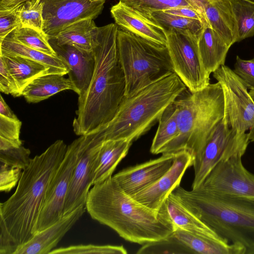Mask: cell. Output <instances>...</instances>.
<instances>
[{"instance_id":"obj_7","label":"cell","mask_w":254,"mask_h":254,"mask_svg":"<svg viewBox=\"0 0 254 254\" xmlns=\"http://www.w3.org/2000/svg\"><path fill=\"white\" fill-rule=\"evenodd\" d=\"M250 142L248 133L233 130L222 119L193 156L194 177L192 189L199 187L219 162L235 156H243Z\"/></svg>"},{"instance_id":"obj_34","label":"cell","mask_w":254,"mask_h":254,"mask_svg":"<svg viewBox=\"0 0 254 254\" xmlns=\"http://www.w3.org/2000/svg\"><path fill=\"white\" fill-rule=\"evenodd\" d=\"M50 254H127L123 246L110 245H96L93 244L73 245L54 249Z\"/></svg>"},{"instance_id":"obj_28","label":"cell","mask_w":254,"mask_h":254,"mask_svg":"<svg viewBox=\"0 0 254 254\" xmlns=\"http://www.w3.org/2000/svg\"><path fill=\"white\" fill-rule=\"evenodd\" d=\"M174 101L166 108L158 120V129L150 147L152 154L161 153L162 150L179 134L176 107Z\"/></svg>"},{"instance_id":"obj_43","label":"cell","mask_w":254,"mask_h":254,"mask_svg":"<svg viewBox=\"0 0 254 254\" xmlns=\"http://www.w3.org/2000/svg\"><path fill=\"white\" fill-rule=\"evenodd\" d=\"M190 5L196 10L203 17L206 25V22L204 18L203 13L205 9L216 0H186ZM209 27V26H208Z\"/></svg>"},{"instance_id":"obj_46","label":"cell","mask_w":254,"mask_h":254,"mask_svg":"<svg viewBox=\"0 0 254 254\" xmlns=\"http://www.w3.org/2000/svg\"><path fill=\"white\" fill-rule=\"evenodd\" d=\"M249 92L254 101V88L250 89ZM248 133L250 141L254 142V126L249 130Z\"/></svg>"},{"instance_id":"obj_37","label":"cell","mask_w":254,"mask_h":254,"mask_svg":"<svg viewBox=\"0 0 254 254\" xmlns=\"http://www.w3.org/2000/svg\"><path fill=\"white\" fill-rule=\"evenodd\" d=\"M21 4L14 7L0 8V42L21 26L19 16Z\"/></svg>"},{"instance_id":"obj_40","label":"cell","mask_w":254,"mask_h":254,"mask_svg":"<svg viewBox=\"0 0 254 254\" xmlns=\"http://www.w3.org/2000/svg\"><path fill=\"white\" fill-rule=\"evenodd\" d=\"M233 71L244 81L248 89L254 88V57L245 60L237 56Z\"/></svg>"},{"instance_id":"obj_23","label":"cell","mask_w":254,"mask_h":254,"mask_svg":"<svg viewBox=\"0 0 254 254\" xmlns=\"http://www.w3.org/2000/svg\"><path fill=\"white\" fill-rule=\"evenodd\" d=\"M98 29L93 19L82 20L72 24L49 39L58 45H68L81 51L92 52Z\"/></svg>"},{"instance_id":"obj_14","label":"cell","mask_w":254,"mask_h":254,"mask_svg":"<svg viewBox=\"0 0 254 254\" xmlns=\"http://www.w3.org/2000/svg\"><path fill=\"white\" fill-rule=\"evenodd\" d=\"M193 163L188 150L175 153L170 168L153 184L132 197L148 208L159 210L168 196L180 186L186 170Z\"/></svg>"},{"instance_id":"obj_31","label":"cell","mask_w":254,"mask_h":254,"mask_svg":"<svg viewBox=\"0 0 254 254\" xmlns=\"http://www.w3.org/2000/svg\"><path fill=\"white\" fill-rule=\"evenodd\" d=\"M151 15L165 30L173 28L189 31L199 37L205 27L203 22L198 19L171 14L163 10L152 12Z\"/></svg>"},{"instance_id":"obj_11","label":"cell","mask_w":254,"mask_h":254,"mask_svg":"<svg viewBox=\"0 0 254 254\" xmlns=\"http://www.w3.org/2000/svg\"><path fill=\"white\" fill-rule=\"evenodd\" d=\"M242 156L219 162L197 189L254 201V175L244 166Z\"/></svg>"},{"instance_id":"obj_41","label":"cell","mask_w":254,"mask_h":254,"mask_svg":"<svg viewBox=\"0 0 254 254\" xmlns=\"http://www.w3.org/2000/svg\"><path fill=\"white\" fill-rule=\"evenodd\" d=\"M21 122L0 115V136L11 140H19Z\"/></svg>"},{"instance_id":"obj_26","label":"cell","mask_w":254,"mask_h":254,"mask_svg":"<svg viewBox=\"0 0 254 254\" xmlns=\"http://www.w3.org/2000/svg\"><path fill=\"white\" fill-rule=\"evenodd\" d=\"M21 95L24 88L34 79L54 74L50 66L20 56L0 52Z\"/></svg>"},{"instance_id":"obj_16","label":"cell","mask_w":254,"mask_h":254,"mask_svg":"<svg viewBox=\"0 0 254 254\" xmlns=\"http://www.w3.org/2000/svg\"><path fill=\"white\" fill-rule=\"evenodd\" d=\"M175 153H163L155 159L127 168L113 176L123 190L132 196L151 186L171 167Z\"/></svg>"},{"instance_id":"obj_20","label":"cell","mask_w":254,"mask_h":254,"mask_svg":"<svg viewBox=\"0 0 254 254\" xmlns=\"http://www.w3.org/2000/svg\"><path fill=\"white\" fill-rule=\"evenodd\" d=\"M172 235L192 254H245L243 248L229 244L217 233L203 235L176 229Z\"/></svg>"},{"instance_id":"obj_12","label":"cell","mask_w":254,"mask_h":254,"mask_svg":"<svg viewBox=\"0 0 254 254\" xmlns=\"http://www.w3.org/2000/svg\"><path fill=\"white\" fill-rule=\"evenodd\" d=\"M41 1L43 4V31L49 38L78 21L96 18L102 12L105 0Z\"/></svg>"},{"instance_id":"obj_10","label":"cell","mask_w":254,"mask_h":254,"mask_svg":"<svg viewBox=\"0 0 254 254\" xmlns=\"http://www.w3.org/2000/svg\"><path fill=\"white\" fill-rule=\"evenodd\" d=\"M82 141L83 135H81L67 145L64 156L49 184L35 234L55 223L64 216V201Z\"/></svg>"},{"instance_id":"obj_5","label":"cell","mask_w":254,"mask_h":254,"mask_svg":"<svg viewBox=\"0 0 254 254\" xmlns=\"http://www.w3.org/2000/svg\"><path fill=\"white\" fill-rule=\"evenodd\" d=\"M187 88L173 73L125 97L112 120L96 131L104 141L126 139L133 142L158 121L166 108Z\"/></svg>"},{"instance_id":"obj_32","label":"cell","mask_w":254,"mask_h":254,"mask_svg":"<svg viewBox=\"0 0 254 254\" xmlns=\"http://www.w3.org/2000/svg\"><path fill=\"white\" fill-rule=\"evenodd\" d=\"M21 143L5 139L0 144V162L19 168L22 170L30 164V150Z\"/></svg>"},{"instance_id":"obj_19","label":"cell","mask_w":254,"mask_h":254,"mask_svg":"<svg viewBox=\"0 0 254 254\" xmlns=\"http://www.w3.org/2000/svg\"><path fill=\"white\" fill-rule=\"evenodd\" d=\"M132 143V141L126 139L107 140L102 143L94 163L92 186L112 177Z\"/></svg>"},{"instance_id":"obj_3","label":"cell","mask_w":254,"mask_h":254,"mask_svg":"<svg viewBox=\"0 0 254 254\" xmlns=\"http://www.w3.org/2000/svg\"><path fill=\"white\" fill-rule=\"evenodd\" d=\"M85 208L91 217L124 239L140 245L170 236L174 228L166 212L151 209L126 193L113 178L93 186Z\"/></svg>"},{"instance_id":"obj_35","label":"cell","mask_w":254,"mask_h":254,"mask_svg":"<svg viewBox=\"0 0 254 254\" xmlns=\"http://www.w3.org/2000/svg\"><path fill=\"white\" fill-rule=\"evenodd\" d=\"M136 253L192 254L187 248L174 237L172 234L167 238L143 245Z\"/></svg>"},{"instance_id":"obj_13","label":"cell","mask_w":254,"mask_h":254,"mask_svg":"<svg viewBox=\"0 0 254 254\" xmlns=\"http://www.w3.org/2000/svg\"><path fill=\"white\" fill-rule=\"evenodd\" d=\"M103 141L97 131L83 135L79 157L64 201V215L85 205L90 188L92 186L94 161Z\"/></svg>"},{"instance_id":"obj_21","label":"cell","mask_w":254,"mask_h":254,"mask_svg":"<svg viewBox=\"0 0 254 254\" xmlns=\"http://www.w3.org/2000/svg\"><path fill=\"white\" fill-rule=\"evenodd\" d=\"M204 18L230 47L237 42V27L230 0H216L204 10Z\"/></svg>"},{"instance_id":"obj_44","label":"cell","mask_w":254,"mask_h":254,"mask_svg":"<svg viewBox=\"0 0 254 254\" xmlns=\"http://www.w3.org/2000/svg\"><path fill=\"white\" fill-rule=\"evenodd\" d=\"M0 115L12 119H18L6 103L1 95L0 96Z\"/></svg>"},{"instance_id":"obj_27","label":"cell","mask_w":254,"mask_h":254,"mask_svg":"<svg viewBox=\"0 0 254 254\" xmlns=\"http://www.w3.org/2000/svg\"><path fill=\"white\" fill-rule=\"evenodd\" d=\"M0 52L22 56L50 66L54 74L65 75L69 69L65 63L58 56H52L25 46L13 40L8 35L0 42Z\"/></svg>"},{"instance_id":"obj_4","label":"cell","mask_w":254,"mask_h":254,"mask_svg":"<svg viewBox=\"0 0 254 254\" xmlns=\"http://www.w3.org/2000/svg\"><path fill=\"white\" fill-rule=\"evenodd\" d=\"M174 193L202 222L230 244L254 254V201L179 187Z\"/></svg>"},{"instance_id":"obj_18","label":"cell","mask_w":254,"mask_h":254,"mask_svg":"<svg viewBox=\"0 0 254 254\" xmlns=\"http://www.w3.org/2000/svg\"><path fill=\"white\" fill-rule=\"evenodd\" d=\"M58 56L67 66L69 78L74 85L76 92L80 95L88 87L95 66L93 52L80 50L68 45H58L49 40Z\"/></svg>"},{"instance_id":"obj_30","label":"cell","mask_w":254,"mask_h":254,"mask_svg":"<svg viewBox=\"0 0 254 254\" xmlns=\"http://www.w3.org/2000/svg\"><path fill=\"white\" fill-rule=\"evenodd\" d=\"M237 27V42L254 35V3L230 0Z\"/></svg>"},{"instance_id":"obj_15","label":"cell","mask_w":254,"mask_h":254,"mask_svg":"<svg viewBox=\"0 0 254 254\" xmlns=\"http://www.w3.org/2000/svg\"><path fill=\"white\" fill-rule=\"evenodd\" d=\"M115 24L157 46L167 47L165 30L151 16L127 5L121 1L110 9Z\"/></svg>"},{"instance_id":"obj_8","label":"cell","mask_w":254,"mask_h":254,"mask_svg":"<svg viewBox=\"0 0 254 254\" xmlns=\"http://www.w3.org/2000/svg\"><path fill=\"white\" fill-rule=\"evenodd\" d=\"M165 32L174 72L191 92L205 88L210 84V74L201 60L198 36L189 31L173 28Z\"/></svg>"},{"instance_id":"obj_24","label":"cell","mask_w":254,"mask_h":254,"mask_svg":"<svg viewBox=\"0 0 254 254\" xmlns=\"http://www.w3.org/2000/svg\"><path fill=\"white\" fill-rule=\"evenodd\" d=\"M198 45L202 63L209 74L225 64L231 47L211 28L204 27L198 37Z\"/></svg>"},{"instance_id":"obj_9","label":"cell","mask_w":254,"mask_h":254,"mask_svg":"<svg viewBox=\"0 0 254 254\" xmlns=\"http://www.w3.org/2000/svg\"><path fill=\"white\" fill-rule=\"evenodd\" d=\"M213 76L223 90L225 123L233 130L246 132L254 126V101L246 84L225 64L215 70Z\"/></svg>"},{"instance_id":"obj_17","label":"cell","mask_w":254,"mask_h":254,"mask_svg":"<svg viewBox=\"0 0 254 254\" xmlns=\"http://www.w3.org/2000/svg\"><path fill=\"white\" fill-rule=\"evenodd\" d=\"M85 205L78 207L45 230L35 234L14 254H48L82 216Z\"/></svg>"},{"instance_id":"obj_22","label":"cell","mask_w":254,"mask_h":254,"mask_svg":"<svg viewBox=\"0 0 254 254\" xmlns=\"http://www.w3.org/2000/svg\"><path fill=\"white\" fill-rule=\"evenodd\" d=\"M161 207L173 225L174 231L180 229L203 235L216 233L189 210L174 191L168 196Z\"/></svg>"},{"instance_id":"obj_47","label":"cell","mask_w":254,"mask_h":254,"mask_svg":"<svg viewBox=\"0 0 254 254\" xmlns=\"http://www.w3.org/2000/svg\"><path fill=\"white\" fill-rule=\"evenodd\" d=\"M254 3V0H245Z\"/></svg>"},{"instance_id":"obj_38","label":"cell","mask_w":254,"mask_h":254,"mask_svg":"<svg viewBox=\"0 0 254 254\" xmlns=\"http://www.w3.org/2000/svg\"><path fill=\"white\" fill-rule=\"evenodd\" d=\"M0 163V191L8 192L18 184L23 171L19 168Z\"/></svg>"},{"instance_id":"obj_2","label":"cell","mask_w":254,"mask_h":254,"mask_svg":"<svg viewBox=\"0 0 254 254\" xmlns=\"http://www.w3.org/2000/svg\"><path fill=\"white\" fill-rule=\"evenodd\" d=\"M118 26L98 27L93 50L95 66L87 89L78 95L74 133L79 136L95 131L110 122L126 97V80L119 60Z\"/></svg>"},{"instance_id":"obj_1","label":"cell","mask_w":254,"mask_h":254,"mask_svg":"<svg viewBox=\"0 0 254 254\" xmlns=\"http://www.w3.org/2000/svg\"><path fill=\"white\" fill-rule=\"evenodd\" d=\"M67 147L57 140L31 158L14 192L0 203V254H14L35 235L49 184Z\"/></svg>"},{"instance_id":"obj_42","label":"cell","mask_w":254,"mask_h":254,"mask_svg":"<svg viewBox=\"0 0 254 254\" xmlns=\"http://www.w3.org/2000/svg\"><path fill=\"white\" fill-rule=\"evenodd\" d=\"M165 12L183 17L198 19L203 22L205 27L208 26L202 15L195 9L190 6H178L163 10Z\"/></svg>"},{"instance_id":"obj_45","label":"cell","mask_w":254,"mask_h":254,"mask_svg":"<svg viewBox=\"0 0 254 254\" xmlns=\"http://www.w3.org/2000/svg\"><path fill=\"white\" fill-rule=\"evenodd\" d=\"M27 0H0V8L14 7Z\"/></svg>"},{"instance_id":"obj_39","label":"cell","mask_w":254,"mask_h":254,"mask_svg":"<svg viewBox=\"0 0 254 254\" xmlns=\"http://www.w3.org/2000/svg\"><path fill=\"white\" fill-rule=\"evenodd\" d=\"M0 91L14 97L21 96L16 83L11 74L5 60L0 55Z\"/></svg>"},{"instance_id":"obj_33","label":"cell","mask_w":254,"mask_h":254,"mask_svg":"<svg viewBox=\"0 0 254 254\" xmlns=\"http://www.w3.org/2000/svg\"><path fill=\"white\" fill-rule=\"evenodd\" d=\"M43 4L41 0H28L20 5L19 16L21 26L43 31Z\"/></svg>"},{"instance_id":"obj_6","label":"cell","mask_w":254,"mask_h":254,"mask_svg":"<svg viewBox=\"0 0 254 254\" xmlns=\"http://www.w3.org/2000/svg\"><path fill=\"white\" fill-rule=\"evenodd\" d=\"M117 45L126 80V97L175 73L167 47L157 46L121 29Z\"/></svg>"},{"instance_id":"obj_36","label":"cell","mask_w":254,"mask_h":254,"mask_svg":"<svg viewBox=\"0 0 254 254\" xmlns=\"http://www.w3.org/2000/svg\"><path fill=\"white\" fill-rule=\"evenodd\" d=\"M127 5L144 13L151 15L152 12L170 8L190 6L186 0H119Z\"/></svg>"},{"instance_id":"obj_29","label":"cell","mask_w":254,"mask_h":254,"mask_svg":"<svg viewBox=\"0 0 254 254\" xmlns=\"http://www.w3.org/2000/svg\"><path fill=\"white\" fill-rule=\"evenodd\" d=\"M17 42L52 56H58L51 45L48 36L33 28L19 26L8 34Z\"/></svg>"},{"instance_id":"obj_25","label":"cell","mask_w":254,"mask_h":254,"mask_svg":"<svg viewBox=\"0 0 254 254\" xmlns=\"http://www.w3.org/2000/svg\"><path fill=\"white\" fill-rule=\"evenodd\" d=\"M65 90L76 92L74 85L69 78H65L60 74H49L32 80L24 88L22 95L27 102L35 103Z\"/></svg>"}]
</instances>
